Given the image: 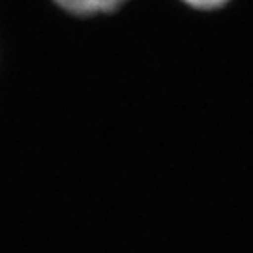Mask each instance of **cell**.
Wrapping results in <instances>:
<instances>
[{"label": "cell", "mask_w": 253, "mask_h": 253, "mask_svg": "<svg viewBox=\"0 0 253 253\" xmlns=\"http://www.w3.org/2000/svg\"><path fill=\"white\" fill-rule=\"evenodd\" d=\"M58 6L73 15H96V13H111L118 9L126 0H54Z\"/></svg>", "instance_id": "1"}, {"label": "cell", "mask_w": 253, "mask_h": 253, "mask_svg": "<svg viewBox=\"0 0 253 253\" xmlns=\"http://www.w3.org/2000/svg\"><path fill=\"white\" fill-rule=\"evenodd\" d=\"M188 6L197 9H216L221 8L223 4H227L229 0H184Z\"/></svg>", "instance_id": "2"}]
</instances>
